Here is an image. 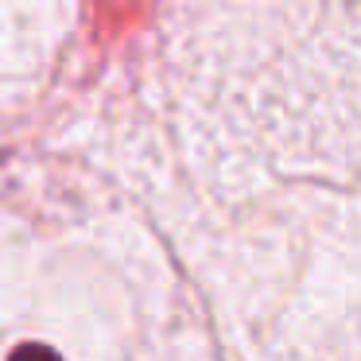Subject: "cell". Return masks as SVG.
<instances>
[{
  "mask_svg": "<svg viewBox=\"0 0 361 361\" xmlns=\"http://www.w3.org/2000/svg\"><path fill=\"white\" fill-rule=\"evenodd\" d=\"M8 361H63V357H59L51 345H35V342H32V345H20V350L12 353Z\"/></svg>",
  "mask_w": 361,
  "mask_h": 361,
  "instance_id": "1",
  "label": "cell"
}]
</instances>
